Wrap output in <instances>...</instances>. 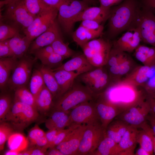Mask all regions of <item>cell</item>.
I'll use <instances>...</instances> for the list:
<instances>
[{
	"instance_id": "obj_28",
	"label": "cell",
	"mask_w": 155,
	"mask_h": 155,
	"mask_svg": "<svg viewBox=\"0 0 155 155\" xmlns=\"http://www.w3.org/2000/svg\"><path fill=\"white\" fill-rule=\"evenodd\" d=\"M18 59L13 57L0 59V87L3 89L7 84L9 79Z\"/></svg>"
},
{
	"instance_id": "obj_44",
	"label": "cell",
	"mask_w": 155,
	"mask_h": 155,
	"mask_svg": "<svg viewBox=\"0 0 155 155\" xmlns=\"http://www.w3.org/2000/svg\"><path fill=\"white\" fill-rule=\"evenodd\" d=\"M45 135V133L37 124L32 128L28 133V137L31 143Z\"/></svg>"
},
{
	"instance_id": "obj_45",
	"label": "cell",
	"mask_w": 155,
	"mask_h": 155,
	"mask_svg": "<svg viewBox=\"0 0 155 155\" xmlns=\"http://www.w3.org/2000/svg\"><path fill=\"white\" fill-rule=\"evenodd\" d=\"M78 126H70L68 127L66 129L61 130L50 148L55 147L60 144L64 140L69 133Z\"/></svg>"
},
{
	"instance_id": "obj_54",
	"label": "cell",
	"mask_w": 155,
	"mask_h": 155,
	"mask_svg": "<svg viewBox=\"0 0 155 155\" xmlns=\"http://www.w3.org/2000/svg\"><path fill=\"white\" fill-rule=\"evenodd\" d=\"M145 7L155 15V0H144Z\"/></svg>"
},
{
	"instance_id": "obj_48",
	"label": "cell",
	"mask_w": 155,
	"mask_h": 155,
	"mask_svg": "<svg viewBox=\"0 0 155 155\" xmlns=\"http://www.w3.org/2000/svg\"><path fill=\"white\" fill-rule=\"evenodd\" d=\"M31 143L33 146L47 150L49 148V142L45 135L37 139Z\"/></svg>"
},
{
	"instance_id": "obj_20",
	"label": "cell",
	"mask_w": 155,
	"mask_h": 155,
	"mask_svg": "<svg viewBox=\"0 0 155 155\" xmlns=\"http://www.w3.org/2000/svg\"><path fill=\"white\" fill-rule=\"evenodd\" d=\"M45 120L46 127L49 129L61 130L69 125V113L57 110H53Z\"/></svg>"
},
{
	"instance_id": "obj_11",
	"label": "cell",
	"mask_w": 155,
	"mask_h": 155,
	"mask_svg": "<svg viewBox=\"0 0 155 155\" xmlns=\"http://www.w3.org/2000/svg\"><path fill=\"white\" fill-rule=\"evenodd\" d=\"M7 5L4 18L23 30L31 24L35 18L27 11L23 0H18Z\"/></svg>"
},
{
	"instance_id": "obj_10",
	"label": "cell",
	"mask_w": 155,
	"mask_h": 155,
	"mask_svg": "<svg viewBox=\"0 0 155 155\" xmlns=\"http://www.w3.org/2000/svg\"><path fill=\"white\" fill-rule=\"evenodd\" d=\"M93 100L80 103L70 110L69 127L100 122Z\"/></svg>"
},
{
	"instance_id": "obj_38",
	"label": "cell",
	"mask_w": 155,
	"mask_h": 155,
	"mask_svg": "<svg viewBox=\"0 0 155 155\" xmlns=\"http://www.w3.org/2000/svg\"><path fill=\"white\" fill-rule=\"evenodd\" d=\"M23 1L28 12L35 17L44 10L51 7L45 6L41 0H23Z\"/></svg>"
},
{
	"instance_id": "obj_30",
	"label": "cell",
	"mask_w": 155,
	"mask_h": 155,
	"mask_svg": "<svg viewBox=\"0 0 155 155\" xmlns=\"http://www.w3.org/2000/svg\"><path fill=\"white\" fill-rule=\"evenodd\" d=\"M118 144L105 134L92 155H119Z\"/></svg>"
},
{
	"instance_id": "obj_39",
	"label": "cell",
	"mask_w": 155,
	"mask_h": 155,
	"mask_svg": "<svg viewBox=\"0 0 155 155\" xmlns=\"http://www.w3.org/2000/svg\"><path fill=\"white\" fill-rule=\"evenodd\" d=\"M137 142L140 147L147 152L150 155L153 154V146L152 140L146 132L142 129L138 130Z\"/></svg>"
},
{
	"instance_id": "obj_9",
	"label": "cell",
	"mask_w": 155,
	"mask_h": 155,
	"mask_svg": "<svg viewBox=\"0 0 155 155\" xmlns=\"http://www.w3.org/2000/svg\"><path fill=\"white\" fill-rule=\"evenodd\" d=\"M18 59L7 84L11 89L14 90L26 86L30 79L33 65L37 59L25 55Z\"/></svg>"
},
{
	"instance_id": "obj_53",
	"label": "cell",
	"mask_w": 155,
	"mask_h": 155,
	"mask_svg": "<svg viewBox=\"0 0 155 155\" xmlns=\"http://www.w3.org/2000/svg\"><path fill=\"white\" fill-rule=\"evenodd\" d=\"M30 155H45L47 150L35 146L27 149Z\"/></svg>"
},
{
	"instance_id": "obj_56",
	"label": "cell",
	"mask_w": 155,
	"mask_h": 155,
	"mask_svg": "<svg viewBox=\"0 0 155 155\" xmlns=\"http://www.w3.org/2000/svg\"><path fill=\"white\" fill-rule=\"evenodd\" d=\"M45 155H63V154L56 147L49 148L46 151Z\"/></svg>"
},
{
	"instance_id": "obj_13",
	"label": "cell",
	"mask_w": 155,
	"mask_h": 155,
	"mask_svg": "<svg viewBox=\"0 0 155 155\" xmlns=\"http://www.w3.org/2000/svg\"><path fill=\"white\" fill-rule=\"evenodd\" d=\"M136 26L142 40L155 47V15L145 7L142 10L139 9Z\"/></svg>"
},
{
	"instance_id": "obj_37",
	"label": "cell",
	"mask_w": 155,
	"mask_h": 155,
	"mask_svg": "<svg viewBox=\"0 0 155 155\" xmlns=\"http://www.w3.org/2000/svg\"><path fill=\"white\" fill-rule=\"evenodd\" d=\"M19 27L5 24L1 20L0 23V42L10 39L19 33Z\"/></svg>"
},
{
	"instance_id": "obj_1",
	"label": "cell",
	"mask_w": 155,
	"mask_h": 155,
	"mask_svg": "<svg viewBox=\"0 0 155 155\" xmlns=\"http://www.w3.org/2000/svg\"><path fill=\"white\" fill-rule=\"evenodd\" d=\"M139 9L135 0H125L111 9L108 19V34L113 37L136 26Z\"/></svg>"
},
{
	"instance_id": "obj_59",
	"label": "cell",
	"mask_w": 155,
	"mask_h": 155,
	"mask_svg": "<svg viewBox=\"0 0 155 155\" xmlns=\"http://www.w3.org/2000/svg\"><path fill=\"white\" fill-rule=\"evenodd\" d=\"M18 0H4L3 1H1V7L4 5H7Z\"/></svg>"
},
{
	"instance_id": "obj_50",
	"label": "cell",
	"mask_w": 155,
	"mask_h": 155,
	"mask_svg": "<svg viewBox=\"0 0 155 155\" xmlns=\"http://www.w3.org/2000/svg\"><path fill=\"white\" fill-rule=\"evenodd\" d=\"M66 0H41L43 3L46 6L57 8Z\"/></svg>"
},
{
	"instance_id": "obj_51",
	"label": "cell",
	"mask_w": 155,
	"mask_h": 155,
	"mask_svg": "<svg viewBox=\"0 0 155 155\" xmlns=\"http://www.w3.org/2000/svg\"><path fill=\"white\" fill-rule=\"evenodd\" d=\"M146 94L147 99L150 106L149 114L155 115V94Z\"/></svg>"
},
{
	"instance_id": "obj_14",
	"label": "cell",
	"mask_w": 155,
	"mask_h": 155,
	"mask_svg": "<svg viewBox=\"0 0 155 155\" xmlns=\"http://www.w3.org/2000/svg\"><path fill=\"white\" fill-rule=\"evenodd\" d=\"M86 127L83 124L76 127L55 147L63 155H77Z\"/></svg>"
},
{
	"instance_id": "obj_40",
	"label": "cell",
	"mask_w": 155,
	"mask_h": 155,
	"mask_svg": "<svg viewBox=\"0 0 155 155\" xmlns=\"http://www.w3.org/2000/svg\"><path fill=\"white\" fill-rule=\"evenodd\" d=\"M14 129L7 123L2 122L0 124V150H3L5 142L14 132Z\"/></svg>"
},
{
	"instance_id": "obj_60",
	"label": "cell",
	"mask_w": 155,
	"mask_h": 155,
	"mask_svg": "<svg viewBox=\"0 0 155 155\" xmlns=\"http://www.w3.org/2000/svg\"><path fill=\"white\" fill-rule=\"evenodd\" d=\"M85 1L88 3H93L94 2V0H81Z\"/></svg>"
},
{
	"instance_id": "obj_35",
	"label": "cell",
	"mask_w": 155,
	"mask_h": 155,
	"mask_svg": "<svg viewBox=\"0 0 155 155\" xmlns=\"http://www.w3.org/2000/svg\"><path fill=\"white\" fill-rule=\"evenodd\" d=\"M55 53L65 59L73 57L74 51L69 48L68 43H65L61 36L57 38L51 44Z\"/></svg>"
},
{
	"instance_id": "obj_7",
	"label": "cell",
	"mask_w": 155,
	"mask_h": 155,
	"mask_svg": "<svg viewBox=\"0 0 155 155\" xmlns=\"http://www.w3.org/2000/svg\"><path fill=\"white\" fill-rule=\"evenodd\" d=\"M150 110L146 94L142 98L141 97L137 101L128 106L118 116H119V119L129 125L140 128L147 121Z\"/></svg>"
},
{
	"instance_id": "obj_41",
	"label": "cell",
	"mask_w": 155,
	"mask_h": 155,
	"mask_svg": "<svg viewBox=\"0 0 155 155\" xmlns=\"http://www.w3.org/2000/svg\"><path fill=\"white\" fill-rule=\"evenodd\" d=\"M10 96L8 94H3L0 97V121H2L9 112L12 106Z\"/></svg>"
},
{
	"instance_id": "obj_27",
	"label": "cell",
	"mask_w": 155,
	"mask_h": 155,
	"mask_svg": "<svg viewBox=\"0 0 155 155\" xmlns=\"http://www.w3.org/2000/svg\"><path fill=\"white\" fill-rule=\"evenodd\" d=\"M150 67L144 65L138 67L127 75L123 81L136 87L144 86L149 79L147 73Z\"/></svg>"
},
{
	"instance_id": "obj_8",
	"label": "cell",
	"mask_w": 155,
	"mask_h": 155,
	"mask_svg": "<svg viewBox=\"0 0 155 155\" xmlns=\"http://www.w3.org/2000/svg\"><path fill=\"white\" fill-rule=\"evenodd\" d=\"M105 131L100 122L86 125L77 155H92L104 138Z\"/></svg>"
},
{
	"instance_id": "obj_3",
	"label": "cell",
	"mask_w": 155,
	"mask_h": 155,
	"mask_svg": "<svg viewBox=\"0 0 155 155\" xmlns=\"http://www.w3.org/2000/svg\"><path fill=\"white\" fill-rule=\"evenodd\" d=\"M39 115L37 110L32 106L14 100L9 112L1 122H6L14 130L20 131L36 120Z\"/></svg>"
},
{
	"instance_id": "obj_55",
	"label": "cell",
	"mask_w": 155,
	"mask_h": 155,
	"mask_svg": "<svg viewBox=\"0 0 155 155\" xmlns=\"http://www.w3.org/2000/svg\"><path fill=\"white\" fill-rule=\"evenodd\" d=\"M147 121L155 133V115L149 114L147 117Z\"/></svg>"
},
{
	"instance_id": "obj_6",
	"label": "cell",
	"mask_w": 155,
	"mask_h": 155,
	"mask_svg": "<svg viewBox=\"0 0 155 155\" xmlns=\"http://www.w3.org/2000/svg\"><path fill=\"white\" fill-rule=\"evenodd\" d=\"M88 7V3L81 0H66L60 5L58 8L57 21L66 33L69 34L72 32L74 19Z\"/></svg>"
},
{
	"instance_id": "obj_5",
	"label": "cell",
	"mask_w": 155,
	"mask_h": 155,
	"mask_svg": "<svg viewBox=\"0 0 155 155\" xmlns=\"http://www.w3.org/2000/svg\"><path fill=\"white\" fill-rule=\"evenodd\" d=\"M81 48L84 54L93 66L97 67L106 65L111 49L108 41L102 38L94 39Z\"/></svg>"
},
{
	"instance_id": "obj_33",
	"label": "cell",
	"mask_w": 155,
	"mask_h": 155,
	"mask_svg": "<svg viewBox=\"0 0 155 155\" xmlns=\"http://www.w3.org/2000/svg\"><path fill=\"white\" fill-rule=\"evenodd\" d=\"M14 100L20 102L36 108L35 98L26 86L18 88L15 90Z\"/></svg>"
},
{
	"instance_id": "obj_47",
	"label": "cell",
	"mask_w": 155,
	"mask_h": 155,
	"mask_svg": "<svg viewBox=\"0 0 155 155\" xmlns=\"http://www.w3.org/2000/svg\"><path fill=\"white\" fill-rule=\"evenodd\" d=\"M140 128L144 130L151 138L153 144L154 153L155 154V133L147 121L142 125Z\"/></svg>"
},
{
	"instance_id": "obj_15",
	"label": "cell",
	"mask_w": 155,
	"mask_h": 155,
	"mask_svg": "<svg viewBox=\"0 0 155 155\" xmlns=\"http://www.w3.org/2000/svg\"><path fill=\"white\" fill-rule=\"evenodd\" d=\"M114 44V47L123 52H131L140 45L142 40L140 34L136 26L126 30Z\"/></svg>"
},
{
	"instance_id": "obj_26",
	"label": "cell",
	"mask_w": 155,
	"mask_h": 155,
	"mask_svg": "<svg viewBox=\"0 0 155 155\" xmlns=\"http://www.w3.org/2000/svg\"><path fill=\"white\" fill-rule=\"evenodd\" d=\"M136 59L144 65L151 67L155 66V47L140 45L135 50Z\"/></svg>"
},
{
	"instance_id": "obj_34",
	"label": "cell",
	"mask_w": 155,
	"mask_h": 155,
	"mask_svg": "<svg viewBox=\"0 0 155 155\" xmlns=\"http://www.w3.org/2000/svg\"><path fill=\"white\" fill-rule=\"evenodd\" d=\"M44 85L43 76L39 68L35 69L30 79L29 90L35 98Z\"/></svg>"
},
{
	"instance_id": "obj_29",
	"label": "cell",
	"mask_w": 155,
	"mask_h": 155,
	"mask_svg": "<svg viewBox=\"0 0 155 155\" xmlns=\"http://www.w3.org/2000/svg\"><path fill=\"white\" fill-rule=\"evenodd\" d=\"M102 33L100 32L90 31L80 25L73 32V41L81 47L89 41L99 37Z\"/></svg>"
},
{
	"instance_id": "obj_42",
	"label": "cell",
	"mask_w": 155,
	"mask_h": 155,
	"mask_svg": "<svg viewBox=\"0 0 155 155\" xmlns=\"http://www.w3.org/2000/svg\"><path fill=\"white\" fill-rule=\"evenodd\" d=\"M131 61L125 54L121 62L117 65L119 71V76L125 75L130 71L132 66Z\"/></svg>"
},
{
	"instance_id": "obj_18",
	"label": "cell",
	"mask_w": 155,
	"mask_h": 155,
	"mask_svg": "<svg viewBox=\"0 0 155 155\" xmlns=\"http://www.w3.org/2000/svg\"><path fill=\"white\" fill-rule=\"evenodd\" d=\"M111 8L101 6L88 7L81 12L75 18L73 23L86 20L96 21L100 24L108 19Z\"/></svg>"
},
{
	"instance_id": "obj_58",
	"label": "cell",
	"mask_w": 155,
	"mask_h": 155,
	"mask_svg": "<svg viewBox=\"0 0 155 155\" xmlns=\"http://www.w3.org/2000/svg\"><path fill=\"white\" fill-rule=\"evenodd\" d=\"M20 152L18 151L9 149V150L7 151L5 153V155H18Z\"/></svg>"
},
{
	"instance_id": "obj_21",
	"label": "cell",
	"mask_w": 155,
	"mask_h": 155,
	"mask_svg": "<svg viewBox=\"0 0 155 155\" xmlns=\"http://www.w3.org/2000/svg\"><path fill=\"white\" fill-rule=\"evenodd\" d=\"M54 99L52 94L45 85L35 98L36 108L38 113L46 115L52 110Z\"/></svg>"
},
{
	"instance_id": "obj_16",
	"label": "cell",
	"mask_w": 155,
	"mask_h": 155,
	"mask_svg": "<svg viewBox=\"0 0 155 155\" xmlns=\"http://www.w3.org/2000/svg\"><path fill=\"white\" fill-rule=\"evenodd\" d=\"M61 36L58 22L56 20L46 31L32 42L30 46L29 53H32L36 50L50 45L57 38Z\"/></svg>"
},
{
	"instance_id": "obj_46",
	"label": "cell",
	"mask_w": 155,
	"mask_h": 155,
	"mask_svg": "<svg viewBox=\"0 0 155 155\" xmlns=\"http://www.w3.org/2000/svg\"><path fill=\"white\" fill-rule=\"evenodd\" d=\"M13 57V55L9 44L8 40L0 42V58Z\"/></svg>"
},
{
	"instance_id": "obj_25",
	"label": "cell",
	"mask_w": 155,
	"mask_h": 155,
	"mask_svg": "<svg viewBox=\"0 0 155 155\" xmlns=\"http://www.w3.org/2000/svg\"><path fill=\"white\" fill-rule=\"evenodd\" d=\"M129 125L120 119L111 122L105 129V134L118 143Z\"/></svg>"
},
{
	"instance_id": "obj_24",
	"label": "cell",
	"mask_w": 155,
	"mask_h": 155,
	"mask_svg": "<svg viewBox=\"0 0 155 155\" xmlns=\"http://www.w3.org/2000/svg\"><path fill=\"white\" fill-rule=\"evenodd\" d=\"M45 86L51 92L54 101L61 96V91L51 69L43 65L39 68Z\"/></svg>"
},
{
	"instance_id": "obj_19",
	"label": "cell",
	"mask_w": 155,
	"mask_h": 155,
	"mask_svg": "<svg viewBox=\"0 0 155 155\" xmlns=\"http://www.w3.org/2000/svg\"><path fill=\"white\" fill-rule=\"evenodd\" d=\"M137 127L129 126L118 143L120 155H134L138 130Z\"/></svg>"
},
{
	"instance_id": "obj_57",
	"label": "cell",
	"mask_w": 155,
	"mask_h": 155,
	"mask_svg": "<svg viewBox=\"0 0 155 155\" xmlns=\"http://www.w3.org/2000/svg\"><path fill=\"white\" fill-rule=\"evenodd\" d=\"M135 155H150L149 153L146 150L140 147L136 151Z\"/></svg>"
},
{
	"instance_id": "obj_31",
	"label": "cell",
	"mask_w": 155,
	"mask_h": 155,
	"mask_svg": "<svg viewBox=\"0 0 155 155\" xmlns=\"http://www.w3.org/2000/svg\"><path fill=\"white\" fill-rule=\"evenodd\" d=\"M58 10L54 8L49 15L41 24L37 28L25 35L32 41L46 31L56 20Z\"/></svg>"
},
{
	"instance_id": "obj_43",
	"label": "cell",
	"mask_w": 155,
	"mask_h": 155,
	"mask_svg": "<svg viewBox=\"0 0 155 155\" xmlns=\"http://www.w3.org/2000/svg\"><path fill=\"white\" fill-rule=\"evenodd\" d=\"M80 25L92 31L102 32L103 26L98 22L92 20H86L82 21Z\"/></svg>"
},
{
	"instance_id": "obj_36",
	"label": "cell",
	"mask_w": 155,
	"mask_h": 155,
	"mask_svg": "<svg viewBox=\"0 0 155 155\" xmlns=\"http://www.w3.org/2000/svg\"><path fill=\"white\" fill-rule=\"evenodd\" d=\"M65 58L61 56L54 53L38 58L42 65L51 69L56 68L62 64Z\"/></svg>"
},
{
	"instance_id": "obj_52",
	"label": "cell",
	"mask_w": 155,
	"mask_h": 155,
	"mask_svg": "<svg viewBox=\"0 0 155 155\" xmlns=\"http://www.w3.org/2000/svg\"><path fill=\"white\" fill-rule=\"evenodd\" d=\"M100 6L106 8H111L113 6L121 3L123 0H99Z\"/></svg>"
},
{
	"instance_id": "obj_49",
	"label": "cell",
	"mask_w": 155,
	"mask_h": 155,
	"mask_svg": "<svg viewBox=\"0 0 155 155\" xmlns=\"http://www.w3.org/2000/svg\"><path fill=\"white\" fill-rule=\"evenodd\" d=\"M61 130L55 129H50L45 133V136L49 142V148L54 142Z\"/></svg>"
},
{
	"instance_id": "obj_12",
	"label": "cell",
	"mask_w": 155,
	"mask_h": 155,
	"mask_svg": "<svg viewBox=\"0 0 155 155\" xmlns=\"http://www.w3.org/2000/svg\"><path fill=\"white\" fill-rule=\"evenodd\" d=\"M93 100L102 126L105 129L115 117L127 108L111 102L102 94Z\"/></svg>"
},
{
	"instance_id": "obj_2",
	"label": "cell",
	"mask_w": 155,
	"mask_h": 155,
	"mask_svg": "<svg viewBox=\"0 0 155 155\" xmlns=\"http://www.w3.org/2000/svg\"><path fill=\"white\" fill-rule=\"evenodd\" d=\"M95 98L90 89L76 78L69 89L54 101L53 110L69 113L73 107Z\"/></svg>"
},
{
	"instance_id": "obj_32",
	"label": "cell",
	"mask_w": 155,
	"mask_h": 155,
	"mask_svg": "<svg viewBox=\"0 0 155 155\" xmlns=\"http://www.w3.org/2000/svg\"><path fill=\"white\" fill-rule=\"evenodd\" d=\"M7 145L10 150L21 152L26 150L28 143L27 139L22 133L14 132L7 140Z\"/></svg>"
},
{
	"instance_id": "obj_22",
	"label": "cell",
	"mask_w": 155,
	"mask_h": 155,
	"mask_svg": "<svg viewBox=\"0 0 155 155\" xmlns=\"http://www.w3.org/2000/svg\"><path fill=\"white\" fill-rule=\"evenodd\" d=\"M9 46L13 55V57L18 59L25 55L32 42L25 35L19 33L8 39Z\"/></svg>"
},
{
	"instance_id": "obj_4",
	"label": "cell",
	"mask_w": 155,
	"mask_h": 155,
	"mask_svg": "<svg viewBox=\"0 0 155 155\" xmlns=\"http://www.w3.org/2000/svg\"><path fill=\"white\" fill-rule=\"evenodd\" d=\"M137 87L122 80L112 83L102 94L111 102L127 107L141 97Z\"/></svg>"
},
{
	"instance_id": "obj_23",
	"label": "cell",
	"mask_w": 155,
	"mask_h": 155,
	"mask_svg": "<svg viewBox=\"0 0 155 155\" xmlns=\"http://www.w3.org/2000/svg\"><path fill=\"white\" fill-rule=\"evenodd\" d=\"M52 71L61 89V96L69 89L75 79L80 75L76 72L64 70Z\"/></svg>"
},
{
	"instance_id": "obj_17",
	"label": "cell",
	"mask_w": 155,
	"mask_h": 155,
	"mask_svg": "<svg viewBox=\"0 0 155 155\" xmlns=\"http://www.w3.org/2000/svg\"><path fill=\"white\" fill-rule=\"evenodd\" d=\"M96 67L93 66L83 54L74 56L59 67L51 69L52 71L64 70L68 71H75L80 75L92 70Z\"/></svg>"
}]
</instances>
